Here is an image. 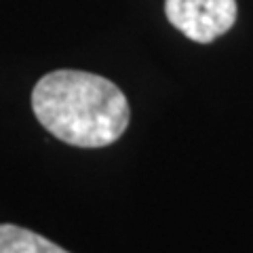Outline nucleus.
Instances as JSON below:
<instances>
[{"label":"nucleus","instance_id":"f257e3e1","mask_svg":"<svg viewBox=\"0 0 253 253\" xmlns=\"http://www.w3.org/2000/svg\"><path fill=\"white\" fill-rule=\"evenodd\" d=\"M32 110L46 131L63 144L104 148L129 126L125 93L104 76L81 70H55L32 91Z\"/></svg>","mask_w":253,"mask_h":253},{"label":"nucleus","instance_id":"f03ea898","mask_svg":"<svg viewBox=\"0 0 253 253\" xmlns=\"http://www.w3.org/2000/svg\"><path fill=\"white\" fill-rule=\"evenodd\" d=\"M236 0H165L173 28L194 42H213L236 21Z\"/></svg>","mask_w":253,"mask_h":253},{"label":"nucleus","instance_id":"7ed1b4c3","mask_svg":"<svg viewBox=\"0 0 253 253\" xmlns=\"http://www.w3.org/2000/svg\"><path fill=\"white\" fill-rule=\"evenodd\" d=\"M0 253H70L49 239L15 224H0Z\"/></svg>","mask_w":253,"mask_h":253}]
</instances>
